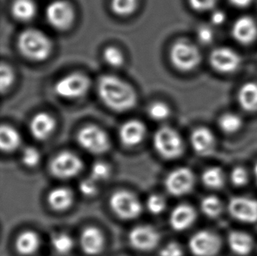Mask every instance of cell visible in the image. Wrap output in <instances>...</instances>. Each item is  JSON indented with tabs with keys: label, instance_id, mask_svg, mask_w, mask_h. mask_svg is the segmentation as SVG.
Segmentation results:
<instances>
[{
	"label": "cell",
	"instance_id": "1",
	"mask_svg": "<svg viewBox=\"0 0 257 256\" xmlns=\"http://www.w3.org/2000/svg\"><path fill=\"white\" fill-rule=\"evenodd\" d=\"M97 89L101 101L112 111L125 112L137 104L136 90L118 76H101L97 81Z\"/></svg>",
	"mask_w": 257,
	"mask_h": 256
},
{
	"label": "cell",
	"instance_id": "2",
	"mask_svg": "<svg viewBox=\"0 0 257 256\" xmlns=\"http://www.w3.org/2000/svg\"><path fill=\"white\" fill-rule=\"evenodd\" d=\"M17 47L25 58L33 62L45 61L53 50L51 39L36 28H28L21 32L18 36Z\"/></svg>",
	"mask_w": 257,
	"mask_h": 256
},
{
	"label": "cell",
	"instance_id": "3",
	"mask_svg": "<svg viewBox=\"0 0 257 256\" xmlns=\"http://www.w3.org/2000/svg\"><path fill=\"white\" fill-rule=\"evenodd\" d=\"M170 58L176 69L188 72L199 65L202 57L197 46L185 40H179L171 47Z\"/></svg>",
	"mask_w": 257,
	"mask_h": 256
},
{
	"label": "cell",
	"instance_id": "4",
	"mask_svg": "<svg viewBox=\"0 0 257 256\" xmlns=\"http://www.w3.org/2000/svg\"><path fill=\"white\" fill-rule=\"evenodd\" d=\"M154 147L164 159H176L183 154L184 143L177 130L170 126H163L154 136Z\"/></svg>",
	"mask_w": 257,
	"mask_h": 256
},
{
	"label": "cell",
	"instance_id": "5",
	"mask_svg": "<svg viewBox=\"0 0 257 256\" xmlns=\"http://www.w3.org/2000/svg\"><path fill=\"white\" fill-rule=\"evenodd\" d=\"M90 80L81 72L70 73L56 82L54 90L58 97L64 99H77L89 91Z\"/></svg>",
	"mask_w": 257,
	"mask_h": 256
},
{
	"label": "cell",
	"instance_id": "6",
	"mask_svg": "<svg viewBox=\"0 0 257 256\" xmlns=\"http://www.w3.org/2000/svg\"><path fill=\"white\" fill-rule=\"evenodd\" d=\"M47 21L58 31H66L72 27L76 13L72 5L66 0H56L49 4L45 11Z\"/></svg>",
	"mask_w": 257,
	"mask_h": 256
},
{
	"label": "cell",
	"instance_id": "7",
	"mask_svg": "<svg viewBox=\"0 0 257 256\" xmlns=\"http://www.w3.org/2000/svg\"><path fill=\"white\" fill-rule=\"evenodd\" d=\"M77 142L81 148L95 155L106 152L111 147L107 134L95 125H88L82 128L77 135Z\"/></svg>",
	"mask_w": 257,
	"mask_h": 256
},
{
	"label": "cell",
	"instance_id": "8",
	"mask_svg": "<svg viewBox=\"0 0 257 256\" xmlns=\"http://www.w3.org/2000/svg\"><path fill=\"white\" fill-rule=\"evenodd\" d=\"M110 205L115 214L123 219L137 218L143 211L139 198L126 191L115 192L110 199Z\"/></svg>",
	"mask_w": 257,
	"mask_h": 256
},
{
	"label": "cell",
	"instance_id": "9",
	"mask_svg": "<svg viewBox=\"0 0 257 256\" xmlns=\"http://www.w3.org/2000/svg\"><path fill=\"white\" fill-rule=\"evenodd\" d=\"M49 170L53 176L61 179L73 178L83 170V162L73 153L62 152L51 161Z\"/></svg>",
	"mask_w": 257,
	"mask_h": 256
},
{
	"label": "cell",
	"instance_id": "10",
	"mask_svg": "<svg viewBox=\"0 0 257 256\" xmlns=\"http://www.w3.org/2000/svg\"><path fill=\"white\" fill-rule=\"evenodd\" d=\"M210 64L218 72L231 74L240 68L241 58L233 49L221 47L211 53Z\"/></svg>",
	"mask_w": 257,
	"mask_h": 256
},
{
	"label": "cell",
	"instance_id": "11",
	"mask_svg": "<svg viewBox=\"0 0 257 256\" xmlns=\"http://www.w3.org/2000/svg\"><path fill=\"white\" fill-rule=\"evenodd\" d=\"M194 184V175L187 168H178L173 170L168 175L165 180V187L168 192L177 197L189 193Z\"/></svg>",
	"mask_w": 257,
	"mask_h": 256
},
{
	"label": "cell",
	"instance_id": "12",
	"mask_svg": "<svg viewBox=\"0 0 257 256\" xmlns=\"http://www.w3.org/2000/svg\"><path fill=\"white\" fill-rule=\"evenodd\" d=\"M160 233L151 225H138L129 232V242L141 251L153 249L160 241Z\"/></svg>",
	"mask_w": 257,
	"mask_h": 256
},
{
	"label": "cell",
	"instance_id": "13",
	"mask_svg": "<svg viewBox=\"0 0 257 256\" xmlns=\"http://www.w3.org/2000/svg\"><path fill=\"white\" fill-rule=\"evenodd\" d=\"M219 237L209 231H200L195 233L189 241V246L196 256H213L220 247Z\"/></svg>",
	"mask_w": 257,
	"mask_h": 256
},
{
	"label": "cell",
	"instance_id": "14",
	"mask_svg": "<svg viewBox=\"0 0 257 256\" xmlns=\"http://www.w3.org/2000/svg\"><path fill=\"white\" fill-rule=\"evenodd\" d=\"M228 211L238 220L253 223L257 220V201L248 197H233L228 204Z\"/></svg>",
	"mask_w": 257,
	"mask_h": 256
},
{
	"label": "cell",
	"instance_id": "15",
	"mask_svg": "<svg viewBox=\"0 0 257 256\" xmlns=\"http://www.w3.org/2000/svg\"><path fill=\"white\" fill-rule=\"evenodd\" d=\"M147 134L146 125L138 119L125 122L119 129V139L124 145L133 147L143 142Z\"/></svg>",
	"mask_w": 257,
	"mask_h": 256
},
{
	"label": "cell",
	"instance_id": "16",
	"mask_svg": "<svg viewBox=\"0 0 257 256\" xmlns=\"http://www.w3.org/2000/svg\"><path fill=\"white\" fill-rule=\"evenodd\" d=\"M232 35L236 42L248 45L257 38L256 22L250 17H240L233 23Z\"/></svg>",
	"mask_w": 257,
	"mask_h": 256
},
{
	"label": "cell",
	"instance_id": "17",
	"mask_svg": "<svg viewBox=\"0 0 257 256\" xmlns=\"http://www.w3.org/2000/svg\"><path fill=\"white\" fill-rule=\"evenodd\" d=\"M56 127V119L47 112H39L35 115L29 124L31 135L39 141H44L50 137Z\"/></svg>",
	"mask_w": 257,
	"mask_h": 256
},
{
	"label": "cell",
	"instance_id": "18",
	"mask_svg": "<svg viewBox=\"0 0 257 256\" xmlns=\"http://www.w3.org/2000/svg\"><path fill=\"white\" fill-rule=\"evenodd\" d=\"M80 246L88 255H97L104 249V234L96 227H87L81 233Z\"/></svg>",
	"mask_w": 257,
	"mask_h": 256
},
{
	"label": "cell",
	"instance_id": "19",
	"mask_svg": "<svg viewBox=\"0 0 257 256\" xmlns=\"http://www.w3.org/2000/svg\"><path fill=\"white\" fill-rule=\"evenodd\" d=\"M196 211L189 204H179L171 211L170 224L176 231L189 228L196 219Z\"/></svg>",
	"mask_w": 257,
	"mask_h": 256
},
{
	"label": "cell",
	"instance_id": "20",
	"mask_svg": "<svg viewBox=\"0 0 257 256\" xmlns=\"http://www.w3.org/2000/svg\"><path fill=\"white\" fill-rule=\"evenodd\" d=\"M191 142L196 152L206 155L212 152L215 144V139L212 132L207 128L198 127L191 134Z\"/></svg>",
	"mask_w": 257,
	"mask_h": 256
},
{
	"label": "cell",
	"instance_id": "21",
	"mask_svg": "<svg viewBox=\"0 0 257 256\" xmlns=\"http://www.w3.org/2000/svg\"><path fill=\"white\" fill-rule=\"evenodd\" d=\"M11 13L15 20L28 22L37 14V6L34 0H14L11 7Z\"/></svg>",
	"mask_w": 257,
	"mask_h": 256
},
{
	"label": "cell",
	"instance_id": "22",
	"mask_svg": "<svg viewBox=\"0 0 257 256\" xmlns=\"http://www.w3.org/2000/svg\"><path fill=\"white\" fill-rule=\"evenodd\" d=\"M41 246V239L36 232L25 231L21 233L15 242L18 252L22 255H32Z\"/></svg>",
	"mask_w": 257,
	"mask_h": 256
},
{
	"label": "cell",
	"instance_id": "23",
	"mask_svg": "<svg viewBox=\"0 0 257 256\" xmlns=\"http://www.w3.org/2000/svg\"><path fill=\"white\" fill-rule=\"evenodd\" d=\"M74 195L70 189L58 187L50 191L48 201L51 208L56 211H64L73 204Z\"/></svg>",
	"mask_w": 257,
	"mask_h": 256
},
{
	"label": "cell",
	"instance_id": "24",
	"mask_svg": "<svg viewBox=\"0 0 257 256\" xmlns=\"http://www.w3.org/2000/svg\"><path fill=\"white\" fill-rule=\"evenodd\" d=\"M238 100L245 111H257V83L248 82L240 87Z\"/></svg>",
	"mask_w": 257,
	"mask_h": 256
},
{
	"label": "cell",
	"instance_id": "25",
	"mask_svg": "<svg viewBox=\"0 0 257 256\" xmlns=\"http://www.w3.org/2000/svg\"><path fill=\"white\" fill-rule=\"evenodd\" d=\"M21 137L19 132L12 125H1L0 128V147L5 152H12L20 147Z\"/></svg>",
	"mask_w": 257,
	"mask_h": 256
},
{
	"label": "cell",
	"instance_id": "26",
	"mask_svg": "<svg viewBox=\"0 0 257 256\" xmlns=\"http://www.w3.org/2000/svg\"><path fill=\"white\" fill-rule=\"evenodd\" d=\"M228 244L233 252L239 255H246L250 253L253 241L250 236L241 232H233L228 236Z\"/></svg>",
	"mask_w": 257,
	"mask_h": 256
},
{
	"label": "cell",
	"instance_id": "27",
	"mask_svg": "<svg viewBox=\"0 0 257 256\" xmlns=\"http://www.w3.org/2000/svg\"><path fill=\"white\" fill-rule=\"evenodd\" d=\"M51 245L56 253L64 255L72 250L74 241L69 234L65 232H58L52 236Z\"/></svg>",
	"mask_w": 257,
	"mask_h": 256
},
{
	"label": "cell",
	"instance_id": "28",
	"mask_svg": "<svg viewBox=\"0 0 257 256\" xmlns=\"http://www.w3.org/2000/svg\"><path fill=\"white\" fill-rule=\"evenodd\" d=\"M139 0H111V9L113 14L120 17H127L136 12Z\"/></svg>",
	"mask_w": 257,
	"mask_h": 256
},
{
	"label": "cell",
	"instance_id": "29",
	"mask_svg": "<svg viewBox=\"0 0 257 256\" xmlns=\"http://www.w3.org/2000/svg\"><path fill=\"white\" fill-rule=\"evenodd\" d=\"M202 181L207 187L217 189L224 184L223 172L219 168H210L202 176Z\"/></svg>",
	"mask_w": 257,
	"mask_h": 256
},
{
	"label": "cell",
	"instance_id": "30",
	"mask_svg": "<svg viewBox=\"0 0 257 256\" xmlns=\"http://www.w3.org/2000/svg\"><path fill=\"white\" fill-rule=\"evenodd\" d=\"M103 58L108 65L112 68H119L125 63V57L120 49L115 46H108L103 52Z\"/></svg>",
	"mask_w": 257,
	"mask_h": 256
},
{
	"label": "cell",
	"instance_id": "31",
	"mask_svg": "<svg viewBox=\"0 0 257 256\" xmlns=\"http://www.w3.org/2000/svg\"><path fill=\"white\" fill-rule=\"evenodd\" d=\"M219 126L226 134H233L240 130L242 125V120L240 116L234 113H226L219 118Z\"/></svg>",
	"mask_w": 257,
	"mask_h": 256
},
{
	"label": "cell",
	"instance_id": "32",
	"mask_svg": "<svg viewBox=\"0 0 257 256\" xmlns=\"http://www.w3.org/2000/svg\"><path fill=\"white\" fill-rule=\"evenodd\" d=\"M148 114L156 121H163L171 115V108L164 102L156 101L150 104L148 108Z\"/></svg>",
	"mask_w": 257,
	"mask_h": 256
},
{
	"label": "cell",
	"instance_id": "33",
	"mask_svg": "<svg viewBox=\"0 0 257 256\" xmlns=\"http://www.w3.org/2000/svg\"><path fill=\"white\" fill-rule=\"evenodd\" d=\"M201 209L205 215L211 218H215L222 211V204L216 197H206L202 200Z\"/></svg>",
	"mask_w": 257,
	"mask_h": 256
},
{
	"label": "cell",
	"instance_id": "34",
	"mask_svg": "<svg viewBox=\"0 0 257 256\" xmlns=\"http://www.w3.org/2000/svg\"><path fill=\"white\" fill-rule=\"evenodd\" d=\"M15 80L14 69L7 63H2L0 67V88L1 92L5 93L10 89Z\"/></svg>",
	"mask_w": 257,
	"mask_h": 256
},
{
	"label": "cell",
	"instance_id": "35",
	"mask_svg": "<svg viewBox=\"0 0 257 256\" xmlns=\"http://www.w3.org/2000/svg\"><path fill=\"white\" fill-rule=\"evenodd\" d=\"M147 207L153 214H160L166 208V200L163 196L154 194L147 201Z\"/></svg>",
	"mask_w": 257,
	"mask_h": 256
},
{
	"label": "cell",
	"instance_id": "36",
	"mask_svg": "<svg viewBox=\"0 0 257 256\" xmlns=\"http://www.w3.org/2000/svg\"><path fill=\"white\" fill-rule=\"evenodd\" d=\"M111 173L110 168L107 164L103 162H97L93 164L91 168L90 177L95 181H104L107 179Z\"/></svg>",
	"mask_w": 257,
	"mask_h": 256
},
{
	"label": "cell",
	"instance_id": "37",
	"mask_svg": "<svg viewBox=\"0 0 257 256\" xmlns=\"http://www.w3.org/2000/svg\"><path fill=\"white\" fill-rule=\"evenodd\" d=\"M41 161V154L33 147H28L22 152V162L26 166L35 167Z\"/></svg>",
	"mask_w": 257,
	"mask_h": 256
},
{
	"label": "cell",
	"instance_id": "38",
	"mask_svg": "<svg viewBox=\"0 0 257 256\" xmlns=\"http://www.w3.org/2000/svg\"><path fill=\"white\" fill-rule=\"evenodd\" d=\"M190 7L194 11L202 13L211 11L215 7L217 0H188Z\"/></svg>",
	"mask_w": 257,
	"mask_h": 256
},
{
	"label": "cell",
	"instance_id": "39",
	"mask_svg": "<svg viewBox=\"0 0 257 256\" xmlns=\"http://www.w3.org/2000/svg\"><path fill=\"white\" fill-rule=\"evenodd\" d=\"M197 37H198V42L202 43V44H204V45H207L213 41L214 33H213V30H212L211 27L203 25V26L198 28Z\"/></svg>",
	"mask_w": 257,
	"mask_h": 256
},
{
	"label": "cell",
	"instance_id": "40",
	"mask_svg": "<svg viewBox=\"0 0 257 256\" xmlns=\"http://www.w3.org/2000/svg\"><path fill=\"white\" fill-rule=\"evenodd\" d=\"M79 190L85 196H93L97 191V181L94 180L91 177L84 179L79 184Z\"/></svg>",
	"mask_w": 257,
	"mask_h": 256
},
{
	"label": "cell",
	"instance_id": "41",
	"mask_svg": "<svg viewBox=\"0 0 257 256\" xmlns=\"http://www.w3.org/2000/svg\"><path fill=\"white\" fill-rule=\"evenodd\" d=\"M183 247L177 242L168 243L160 251V256H183Z\"/></svg>",
	"mask_w": 257,
	"mask_h": 256
},
{
	"label": "cell",
	"instance_id": "42",
	"mask_svg": "<svg viewBox=\"0 0 257 256\" xmlns=\"http://www.w3.org/2000/svg\"><path fill=\"white\" fill-rule=\"evenodd\" d=\"M231 180L233 182V184L237 186H241L246 184L247 181V174L246 170L240 167L234 169L231 175Z\"/></svg>",
	"mask_w": 257,
	"mask_h": 256
},
{
	"label": "cell",
	"instance_id": "43",
	"mask_svg": "<svg viewBox=\"0 0 257 256\" xmlns=\"http://www.w3.org/2000/svg\"><path fill=\"white\" fill-rule=\"evenodd\" d=\"M211 21L213 25L219 26L226 21V14L223 11H214L211 16Z\"/></svg>",
	"mask_w": 257,
	"mask_h": 256
},
{
	"label": "cell",
	"instance_id": "44",
	"mask_svg": "<svg viewBox=\"0 0 257 256\" xmlns=\"http://www.w3.org/2000/svg\"><path fill=\"white\" fill-rule=\"evenodd\" d=\"M253 0H229L230 3L232 4L234 7H239V8H244L250 5Z\"/></svg>",
	"mask_w": 257,
	"mask_h": 256
},
{
	"label": "cell",
	"instance_id": "45",
	"mask_svg": "<svg viewBox=\"0 0 257 256\" xmlns=\"http://www.w3.org/2000/svg\"><path fill=\"white\" fill-rule=\"evenodd\" d=\"M254 174H255V177H256L257 180V163L256 165H255V167H254Z\"/></svg>",
	"mask_w": 257,
	"mask_h": 256
}]
</instances>
